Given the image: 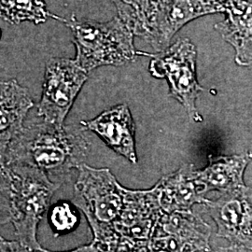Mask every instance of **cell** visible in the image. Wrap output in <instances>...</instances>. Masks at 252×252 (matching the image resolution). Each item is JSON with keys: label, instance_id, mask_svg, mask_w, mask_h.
I'll return each mask as SVG.
<instances>
[{"label": "cell", "instance_id": "obj_4", "mask_svg": "<svg viewBox=\"0 0 252 252\" xmlns=\"http://www.w3.org/2000/svg\"><path fill=\"white\" fill-rule=\"evenodd\" d=\"M52 18L71 30L77 49L75 60L87 72L99 66L133 62L138 55L150 56L135 50L134 33L118 16L106 23L79 19L75 15L63 18L53 14Z\"/></svg>", "mask_w": 252, "mask_h": 252}, {"label": "cell", "instance_id": "obj_7", "mask_svg": "<svg viewBox=\"0 0 252 252\" xmlns=\"http://www.w3.org/2000/svg\"><path fill=\"white\" fill-rule=\"evenodd\" d=\"M205 204L218 226V236L252 250V188L244 185Z\"/></svg>", "mask_w": 252, "mask_h": 252}, {"label": "cell", "instance_id": "obj_12", "mask_svg": "<svg viewBox=\"0 0 252 252\" xmlns=\"http://www.w3.org/2000/svg\"><path fill=\"white\" fill-rule=\"evenodd\" d=\"M252 160V153L234 156H210V163L207 168L193 171V178L201 194L204 195L209 190L223 193L244 186V172Z\"/></svg>", "mask_w": 252, "mask_h": 252}, {"label": "cell", "instance_id": "obj_11", "mask_svg": "<svg viewBox=\"0 0 252 252\" xmlns=\"http://www.w3.org/2000/svg\"><path fill=\"white\" fill-rule=\"evenodd\" d=\"M225 18L215 25L221 37L234 48L235 63L252 64V0H234L227 8Z\"/></svg>", "mask_w": 252, "mask_h": 252}, {"label": "cell", "instance_id": "obj_16", "mask_svg": "<svg viewBox=\"0 0 252 252\" xmlns=\"http://www.w3.org/2000/svg\"><path fill=\"white\" fill-rule=\"evenodd\" d=\"M121 19L134 35L151 42L161 0H112Z\"/></svg>", "mask_w": 252, "mask_h": 252}, {"label": "cell", "instance_id": "obj_5", "mask_svg": "<svg viewBox=\"0 0 252 252\" xmlns=\"http://www.w3.org/2000/svg\"><path fill=\"white\" fill-rule=\"evenodd\" d=\"M149 70L154 78L165 79L170 95L186 109L189 119L202 122L196 108V99L204 90L197 81V51L189 38H180L161 53L151 54Z\"/></svg>", "mask_w": 252, "mask_h": 252}, {"label": "cell", "instance_id": "obj_6", "mask_svg": "<svg viewBox=\"0 0 252 252\" xmlns=\"http://www.w3.org/2000/svg\"><path fill=\"white\" fill-rule=\"evenodd\" d=\"M76 60L51 58L46 63L41 99L37 114L54 126H63L73 103L88 79Z\"/></svg>", "mask_w": 252, "mask_h": 252}, {"label": "cell", "instance_id": "obj_2", "mask_svg": "<svg viewBox=\"0 0 252 252\" xmlns=\"http://www.w3.org/2000/svg\"><path fill=\"white\" fill-rule=\"evenodd\" d=\"M60 186L31 165L1 163V224L11 223L20 243L41 252L37 225Z\"/></svg>", "mask_w": 252, "mask_h": 252}, {"label": "cell", "instance_id": "obj_22", "mask_svg": "<svg viewBox=\"0 0 252 252\" xmlns=\"http://www.w3.org/2000/svg\"><path fill=\"white\" fill-rule=\"evenodd\" d=\"M247 252L244 250V247L239 245H233L228 248H220L215 252Z\"/></svg>", "mask_w": 252, "mask_h": 252}, {"label": "cell", "instance_id": "obj_19", "mask_svg": "<svg viewBox=\"0 0 252 252\" xmlns=\"http://www.w3.org/2000/svg\"><path fill=\"white\" fill-rule=\"evenodd\" d=\"M0 252H38L33 251L19 241H9L4 239L3 237L0 238Z\"/></svg>", "mask_w": 252, "mask_h": 252}, {"label": "cell", "instance_id": "obj_10", "mask_svg": "<svg viewBox=\"0 0 252 252\" xmlns=\"http://www.w3.org/2000/svg\"><path fill=\"white\" fill-rule=\"evenodd\" d=\"M210 0H161L156 27L149 43L161 53L169 47L173 36L192 20L218 13Z\"/></svg>", "mask_w": 252, "mask_h": 252}, {"label": "cell", "instance_id": "obj_23", "mask_svg": "<svg viewBox=\"0 0 252 252\" xmlns=\"http://www.w3.org/2000/svg\"><path fill=\"white\" fill-rule=\"evenodd\" d=\"M99 250V249H98ZM99 252H113L110 250H99Z\"/></svg>", "mask_w": 252, "mask_h": 252}, {"label": "cell", "instance_id": "obj_20", "mask_svg": "<svg viewBox=\"0 0 252 252\" xmlns=\"http://www.w3.org/2000/svg\"><path fill=\"white\" fill-rule=\"evenodd\" d=\"M41 252H50V251H47V250H42ZM99 252L98 248L94 245V244L91 243L90 245H87V246H82L81 248H78L76 250H73V251H69V252Z\"/></svg>", "mask_w": 252, "mask_h": 252}, {"label": "cell", "instance_id": "obj_1", "mask_svg": "<svg viewBox=\"0 0 252 252\" xmlns=\"http://www.w3.org/2000/svg\"><path fill=\"white\" fill-rule=\"evenodd\" d=\"M86 129L57 126L45 121L24 127L1 153V163H24L44 172L62 185L90 151Z\"/></svg>", "mask_w": 252, "mask_h": 252}, {"label": "cell", "instance_id": "obj_13", "mask_svg": "<svg viewBox=\"0 0 252 252\" xmlns=\"http://www.w3.org/2000/svg\"><path fill=\"white\" fill-rule=\"evenodd\" d=\"M191 165L183 166L156 184L162 212H191L190 208L194 204L206 203L207 199L200 192Z\"/></svg>", "mask_w": 252, "mask_h": 252}, {"label": "cell", "instance_id": "obj_15", "mask_svg": "<svg viewBox=\"0 0 252 252\" xmlns=\"http://www.w3.org/2000/svg\"><path fill=\"white\" fill-rule=\"evenodd\" d=\"M171 235L180 240L185 252H210V228L192 212L162 213L154 227L153 236Z\"/></svg>", "mask_w": 252, "mask_h": 252}, {"label": "cell", "instance_id": "obj_18", "mask_svg": "<svg viewBox=\"0 0 252 252\" xmlns=\"http://www.w3.org/2000/svg\"><path fill=\"white\" fill-rule=\"evenodd\" d=\"M50 222L55 232H67L77 224L78 216L69 204L59 203L51 210Z\"/></svg>", "mask_w": 252, "mask_h": 252}, {"label": "cell", "instance_id": "obj_3", "mask_svg": "<svg viewBox=\"0 0 252 252\" xmlns=\"http://www.w3.org/2000/svg\"><path fill=\"white\" fill-rule=\"evenodd\" d=\"M78 171L73 204L89 222L94 235L92 243L105 249L120 236L115 226L124 207V187L108 168L82 163Z\"/></svg>", "mask_w": 252, "mask_h": 252}, {"label": "cell", "instance_id": "obj_14", "mask_svg": "<svg viewBox=\"0 0 252 252\" xmlns=\"http://www.w3.org/2000/svg\"><path fill=\"white\" fill-rule=\"evenodd\" d=\"M0 98V153H3L24 128V121L34 103L27 88L15 80L1 82Z\"/></svg>", "mask_w": 252, "mask_h": 252}, {"label": "cell", "instance_id": "obj_8", "mask_svg": "<svg viewBox=\"0 0 252 252\" xmlns=\"http://www.w3.org/2000/svg\"><path fill=\"white\" fill-rule=\"evenodd\" d=\"M162 213L156 185L146 190L124 187V207L116 222V231L135 241L151 242L154 227Z\"/></svg>", "mask_w": 252, "mask_h": 252}, {"label": "cell", "instance_id": "obj_21", "mask_svg": "<svg viewBox=\"0 0 252 252\" xmlns=\"http://www.w3.org/2000/svg\"><path fill=\"white\" fill-rule=\"evenodd\" d=\"M219 12H224L226 8L234 0H210Z\"/></svg>", "mask_w": 252, "mask_h": 252}, {"label": "cell", "instance_id": "obj_17", "mask_svg": "<svg viewBox=\"0 0 252 252\" xmlns=\"http://www.w3.org/2000/svg\"><path fill=\"white\" fill-rule=\"evenodd\" d=\"M52 16L44 0H1V17L11 25L24 22L39 25Z\"/></svg>", "mask_w": 252, "mask_h": 252}, {"label": "cell", "instance_id": "obj_9", "mask_svg": "<svg viewBox=\"0 0 252 252\" xmlns=\"http://www.w3.org/2000/svg\"><path fill=\"white\" fill-rule=\"evenodd\" d=\"M84 129L94 132L112 149L135 164V126L129 107L122 104L103 111L97 117L82 121Z\"/></svg>", "mask_w": 252, "mask_h": 252}]
</instances>
